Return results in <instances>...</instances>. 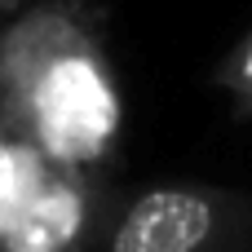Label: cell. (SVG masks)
I'll return each mask as SVG.
<instances>
[{"instance_id": "3957f363", "label": "cell", "mask_w": 252, "mask_h": 252, "mask_svg": "<svg viewBox=\"0 0 252 252\" xmlns=\"http://www.w3.org/2000/svg\"><path fill=\"white\" fill-rule=\"evenodd\" d=\"M97 221V195L80 168L44 164L27 195L0 217L4 252H75Z\"/></svg>"}, {"instance_id": "6da1fadb", "label": "cell", "mask_w": 252, "mask_h": 252, "mask_svg": "<svg viewBox=\"0 0 252 252\" xmlns=\"http://www.w3.org/2000/svg\"><path fill=\"white\" fill-rule=\"evenodd\" d=\"M0 124L58 168L115 155L124 97L84 0H40L0 27Z\"/></svg>"}, {"instance_id": "5b68a950", "label": "cell", "mask_w": 252, "mask_h": 252, "mask_svg": "<svg viewBox=\"0 0 252 252\" xmlns=\"http://www.w3.org/2000/svg\"><path fill=\"white\" fill-rule=\"evenodd\" d=\"M13 146H18V133H9V128L0 124V177H4V168H9V159H13Z\"/></svg>"}, {"instance_id": "7a4b0ae2", "label": "cell", "mask_w": 252, "mask_h": 252, "mask_svg": "<svg viewBox=\"0 0 252 252\" xmlns=\"http://www.w3.org/2000/svg\"><path fill=\"white\" fill-rule=\"evenodd\" d=\"M106 252H252V195L199 182L146 186L111 217Z\"/></svg>"}, {"instance_id": "8992f818", "label": "cell", "mask_w": 252, "mask_h": 252, "mask_svg": "<svg viewBox=\"0 0 252 252\" xmlns=\"http://www.w3.org/2000/svg\"><path fill=\"white\" fill-rule=\"evenodd\" d=\"M27 0H0V18H9V13H18Z\"/></svg>"}, {"instance_id": "277c9868", "label": "cell", "mask_w": 252, "mask_h": 252, "mask_svg": "<svg viewBox=\"0 0 252 252\" xmlns=\"http://www.w3.org/2000/svg\"><path fill=\"white\" fill-rule=\"evenodd\" d=\"M213 84L226 93L235 120L252 124V27L226 49V58L213 66Z\"/></svg>"}]
</instances>
